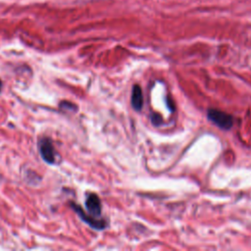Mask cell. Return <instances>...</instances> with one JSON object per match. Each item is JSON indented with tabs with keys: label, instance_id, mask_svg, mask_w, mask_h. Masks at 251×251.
Here are the masks:
<instances>
[{
	"label": "cell",
	"instance_id": "2",
	"mask_svg": "<svg viewBox=\"0 0 251 251\" xmlns=\"http://www.w3.org/2000/svg\"><path fill=\"white\" fill-rule=\"evenodd\" d=\"M38 149L41 158L48 164L53 165L56 163V151L51 142L47 137H43L38 141Z\"/></svg>",
	"mask_w": 251,
	"mask_h": 251
},
{
	"label": "cell",
	"instance_id": "3",
	"mask_svg": "<svg viewBox=\"0 0 251 251\" xmlns=\"http://www.w3.org/2000/svg\"><path fill=\"white\" fill-rule=\"evenodd\" d=\"M73 209L76 212V214L79 216V218L84 222L86 223L89 226H91L92 228L94 229H98V230H101V229H104L107 226L106 222L104 220H97L95 217L91 216L90 214H86L82 208L78 205H75V203H71Z\"/></svg>",
	"mask_w": 251,
	"mask_h": 251
},
{
	"label": "cell",
	"instance_id": "4",
	"mask_svg": "<svg viewBox=\"0 0 251 251\" xmlns=\"http://www.w3.org/2000/svg\"><path fill=\"white\" fill-rule=\"evenodd\" d=\"M85 207L87 212L97 218L101 216L102 212V205H101V200L98 197L97 194L95 193H89L85 199Z\"/></svg>",
	"mask_w": 251,
	"mask_h": 251
},
{
	"label": "cell",
	"instance_id": "7",
	"mask_svg": "<svg viewBox=\"0 0 251 251\" xmlns=\"http://www.w3.org/2000/svg\"><path fill=\"white\" fill-rule=\"evenodd\" d=\"M1 88H2V81H1V79H0V91H1Z\"/></svg>",
	"mask_w": 251,
	"mask_h": 251
},
{
	"label": "cell",
	"instance_id": "6",
	"mask_svg": "<svg viewBox=\"0 0 251 251\" xmlns=\"http://www.w3.org/2000/svg\"><path fill=\"white\" fill-rule=\"evenodd\" d=\"M150 117H151V123H152L154 126H158L161 125V123H162V117H161L160 114L153 112V113H151Z\"/></svg>",
	"mask_w": 251,
	"mask_h": 251
},
{
	"label": "cell",
	"instance_id": "5",
	"mask_svg": "<svg viewBox=\"0 0 251 251\" xmlns=\"http://www.w3.org/2000/svg\"><path fill=\"white\" fill-rule=\"evenodd\" d=\"M130 104L135 111H140L143 107V94L142 89L138 84H134L131 90Z\"/></svg>",
	"mask_w": 251,
	"mask_h": 251
},
{
	"label": "cell",
	"instance_id": "1",
	"mask_svg": "<svg viewBox=\"0 0 251 251\" xmlns=\"http://www.w3.org/2000/svg\"><path fill=\"white\" fill-rule=\"evenodd\" d=\"M207 117L209 121H211L214 125L222 129L227 130L230 129L233 126L232 116L219 109H209L207 111Z\"/></svg>",
	"mask_w": 251,
	"mask_h": 251
}]
</instances>
